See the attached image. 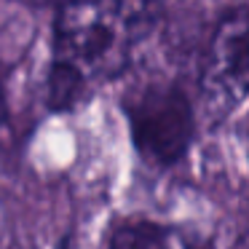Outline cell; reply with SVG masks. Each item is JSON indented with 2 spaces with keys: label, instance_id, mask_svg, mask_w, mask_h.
Listing matches in <instances>:
<instances>
[{
  "label": "cell",
  "instance_id": "5",
  "mask_svg": "<svg viewBox=\"0 0 249 249\" xmlns=\"http://www.w3.org/2000/svg\"><path fill=\"white\" fill-rule=\"evenodd\" d=\"M86 78L75 70V67L65 65V62L54 59L49 70V81H46V89H49V107L51 110H70L81 102L83 91H86Z\"/></svg>",
  "mask_w": 249,
  "mask_h": 249
},
{
  "label": "cell",
  "instance_id": "6",
  "mask_svg": "<svg viewBox=\"0 0 249 249\" xmlns=\"http://www.w3.org/2000/svg\"><path fill=\"white\" fill-rule=\"evenodd\" d=\"M110 249H172V238L153 222H134L115 233Z\"/></svg>",
  "mask_w": 249,
  "mask_h": 249
},
{
  "label": "cell",
  "instance_id": "2",
  "mask_svg": "<svg viewBox=\"0 0 249 249\" xmlns=\"http://www.w3.org/2000/svg\"><path fill=\"white\" fill-rule=\"evenodd\" d=\"M131 140L150 166H172L193 140V107L177 86L158 83L129 97Z\"/></svg>",
  "mask_w": 249,
  "mask_h": 249
},
{
  "label": "cell",
  "instance_id": "7",
  "mask_svg": "<svg viewBox=\"0 0 249 249\" xmlns=\"http://www.w3.org/2000/svg\"><path fill=\"white\" fill-rule=\"evenodd\" d=\"M19 3H24V6H54L59 0H19Z\"/></svg>",
  "mask_w": 249,
  "mask_h": 249
},
{
  "label": "cell",
  "instance_id": "4",
  "mask_svg": "<svg viewBox=\"0 0 249 249\" xmlns=\"http://www.w3.org/2000/svg\"><path fill=\"white\" fill-rule=\"evenodd\" d=\"M99 3L118 22L131 43L145 38L161 14V0H99Z\"/></svg>",
  "mask_w": 249,
  "mask_h": 249
},
{
  "label": "cell",
  "instance_id": "1",
  "mask_svg": "<svg viewBox=\"0 0 249 249\" xmlns=\"http://www.w3.org/2000/svg\"><path fill=\"white\" fill-rule=\"evenodd\" d=\"M131 40L99 0H59L54 19V59L75 67L86 81L113 78L126 67Z\"/></svg>",
  "mask_w": 249,
  "mask_h": 249
},
{
  "label": "cell",
  "instance_id": "8",
  "mask_svg": "<svg viewBox=\"0 0 249 249\" xmlns=\"http://www.w3.org/2000/svg\"><path fill=\"white\" fill-rule=\"evenodd\" d=\"M6 115H8V107H6V94H3V89H0V124L6 121Z\"/></svg>",
  "mask_w": 249,
  "mask_h": 249
},
{
  "label": "cell",
  "instance_id": "9",
  "mask_svg": "<svg viewBox=\"0 0 249 249\" xmlns=\"http://www.w3.org/2000/svg\"><path fill=\"white\" fill-rule=\"evenodd\" d=\"M193 249H209V247H193Z\"/></svg>",
  "mask_w": 249,
  "mask_h": 249
},
{
  "label": "cell",
  "instance_id": "3",
  "mask_svg": "<svg viewBox=\"0 0 249 249\" xmlns=\"http://www.w3.org/2000/svg\"><path fill=\"white\" fill-rule=\"evenodd\" d=\"M247 11L236 8L217 24L206 49L204 89L222 105H238L247 94Z\"/></svg>",
  "mask_w": 249,
  "mask_h": 249
}]
</instances>
